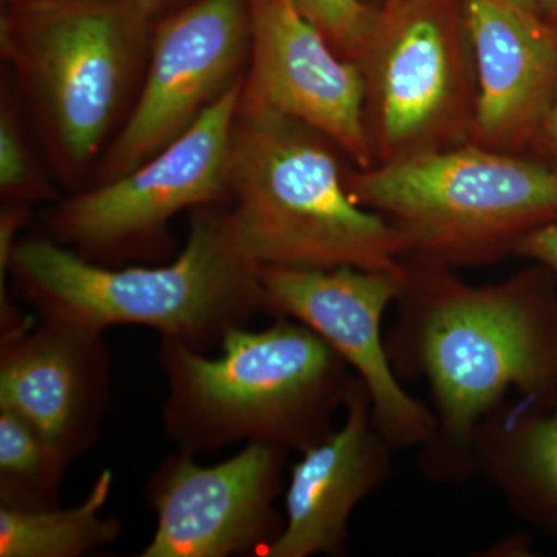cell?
I'll return each instance as SVG.
<instances>
[{
  "mask_svg": "<svg viewBox=\"0 0 557 557\" xmlns=\"http://www.w3.org/2000/svg\"><path fill=\"white\" fill-rule=\"evenodd\" d=\"M296 5L346 60L357 61L376 7L364 0H296Z\"/></svg>",
  "mask_w": 557,
  "mask_h": 557,
  "instance_id": "obj_19",
  "label": "cell"
},
{
  "mask_svg": "<svg viewBox=\"0 0 557 557\" xmlns=\"http://www.w3.org/2000/svg\"><path fill=\"white\" fill-rule=\"evenodd\" d=\"M284 449L251 442L203 467L186 450L168 457L150 479L156 533L139 557H230L273 542V500Z\"/></svg>",
  "mask_w": 557,
  "mask_h": 557,
  "instance_id": "obj_11",
  "label": "cell"
},
{
  "mask_svg": "<svg viewBox=\"0 0 557 557\" xmlns=\"http://www.w3.org/2000/svg\"><path fill=\"white\" fill-rule=\"evenodd\" d=\"M20 5H32V3L53 2V0H17Z\"/></svg>",
  "mask_w": 557,
  "mask_h": 557,
  "instance_id": "obj_26",
  "label": "cell"
},
{
  "mask_svg": "<svg viewBox=\"0 0 557 557\" xmlns=\"http://www.w3.org/2000/svg\"><path fill=\"white\" fill-rule=\"evenodd\" d=\"M358 65L375 164L471 141L478 104L463 0H388Z\"/></svg>",
  "mask_w": 557,
  "mask_h": 557,
  "instance_id": "obj_6",
  "label": "cell"
},
{
  "mask_svg": "<svg viewBox=\"0 0 557 557\" xmlns=\"http://www.w3.org/2000/svg\"><path fill=\"white\" fill-rule=\"evenodd\" d=\"M244 78L152 159L58 205L50 239L97 263L153 255L166 247L180 212L230 201L231 132Z\"/></svg>",
  "mask_w": 557,
  "mask_h": 557,
  "instance_id": "obj_7",
  "label": "cell"
},
{
  "mask_svg": "<svg viewBox=\"0 0 557 557\" xmlns=\"http://www.w3.org/2000/svg\"><path fill=\"white\" fill-rule=\"evenodd\" d=\"M222 354L161 338L163 423L178 449L199 456L239 442L309 448L338 386L339 355L306 325L237 327Z\"/></svg>",
  "mask_w": 557,
  "mask_h": 557,
  "instance_id": "obj_3",
  "label": "cell"
},
{
  "mask_svg": "<svg viewBox=\"0 0 557 557\" xmlns=\"http://www.w3.org/2000/svg\"><path fill=\"white\" fill-rule=\"evenodd\" d=\"M0 193L3 203L25 207L53 196V186L32 152L16 102L5 91L0 104Z\"/></svg>",
  "mask_w": 557,
  "mask_h": 557,
  "instance_id": "obj_18",
  "label": "cell"
},
{
  "mask_svg": "<svg viewBox=\"0 0 557 557\" xmlns=\"http://www.w3.org/2000/svg\"><path fill=\"white\" fill-rule=\"evenodd\" d=\"M69 461L38 432L9 410H0V505L54 508Z\"/></svg>",
  "mask_w": 557,
  "mask_h": 557,
  "instance_id": "obj_17",
  "label": "cell"
},
{
  "mask_svg": "<svg viewBox=\"0 0 557 557\" xmlns=\"http://www.w3.org/2000/svg\"><path fill=\"white\" fill-rule=\"evenodd\" d=\"M527 456L536 478L557 497V412L531 429Z\"/></svg>",
  "mask_w": 557,
  "mask_h": 557,
  "instance_id": "obj_20",
  "label": "cell"
},
{
  "mask_svg": "<svg viewBox=\"0 0 557 557\" xmlns=\"http://www.w3.org/2000/svg\"><path fill=\"white\" fill-rule=\"evenodd\" d=\"M260 270L237 239L230 207L211 205L194 209L185 248L164 265L116 269L32 237L17 244L9 274L40 318L101 332L141 325L209 354L263 309Z\"/></svg>",
  "mask_w": 557,
  "mask_h": 557,
  "instance_id": "obj_1",
  "label": "cell"
},
{
  "mask_svg": "<svg viewBox=\"0 0 557 557\" xmlns=\"http://www.w3.org/2000/svg\"><path fill=\"white\" fill-rule=\"evenodd\" d=\"M478 78L471 141L527 153L557 91V28L505 0H463Z\"/></svg>",
  "mask_w": 557,
  "mask_h": 557,
  "instance_id": "obj_14",
  "label": "cell"
},
{
  "mask_svg": "<svg viewBox=\"0 0 557 557\" xmlns=\"http://www.w3.org/2000/svg\"><path fill=\"white\" fill-rule=\"evenodd\" d=\"M247 0H197L161 22L131 115L98 160L97 185L171 145L239 83L249 60Z\"/></svg>",
  "mask_w": 557,
  "mask_h": 557,
  "instance_id": "obj_8",
  "label": "cell"
},
{
  "mask_svg": "<svg viewBox=\"0 0 557 557\" xmlns=\"http://www.w3.org/2000/svg\"><path fill=\"white\" fill-rule=\"evenodd\" d=\"M429 376L454 434L465 435L509 387H536L548 358L536 318L507 288L458 289L423 332Z\"/></svg>",
  "mask_w": 557,
  "mask_h": 557,
  "instance_id": "obj_10",
  "label": "cell"
},
{
  "mask_svg": "<svg viewBox=\"0 0 557 557\" xmlns=\"http://www.w3.org/2000/svg\"><path fill=\"white\" fill-rule=\"evenodd\" d=\"M542 16L557 28V0H544L541 9Z\"/></svg>",
  "mask_w": 557,
  "mask_h": 557,
  "instance_id": "obj_24",
  "label": "cell"
},
{
  "mask_svg": "<svg viewBox=\"0 0 557 557\" xmlns=\"http://www.w3.org/2000/svg\"><path fill=\"white\" fill-rule=\"evenodd\" d=\"M148 22L132 0H53L3 17L2 58L65 182L101 159L149 58Z\"/></svg>",
  "mask_w": 557,
  "mask_h": 557,
  "instance_id": "obj_4",
  "label": "cell"
},
{
  "mask_svg": "<svg viewBox=\"0 0 557 557\" xmlns=\"http://www.w3.org/2000/svg\"><path fill=\"white\" fill-rule=\"evenodd\" d=\"M373 480L366 405L348 399L346 423L304 449L285 497L287 520L262 549L265 557H309L336 552L347 520Z\"/></svg>",
  "mask_w": 557,
  "mask_h": 557,
  "instance_id": "obj_15",
  "label": "cell"
},
{
  "mask_svg": "<svg viewBox=\"0 0 557 557\" xmlns=\"http://www.w3.org/2000/svg\"><path fill=\"white\" fill-rule=\"evenodd\" d=\"M112 485V471L104 469L78 507L0 505V557H79L113 544L120 537V520L100 515Z\"/></svg>",
  "mask_w": 557,
  "mask_h": 557,
  "instance_id": "obj_16",
  "label": "cell"
},
{
  "mask_svg": "<svg viewBox=\"0 0 557 557\" xmlns=\"http://www.w3.org/2000/svg\"><path fill=\"white\" fill-rule=\"evenodd\" d=\"M516 251L557 271V223L531 231L516 245Z\"/></svg>",
  "mask_w": 557,
  "mask_h": 557,
  "instance_id": "obj_21",
  "label": "cell"
},
{
  "mask_svg": "<svg viewBox=\"0 0 557 557\" xmlns=\"http://www.w3.org/2000/svg\"><path fill=\"white\" fill-rule=\"evenodd\" d=\"M249 60L240 108L265 109L332 139L358 170L375 166L366 129L364 83L296 0H247Z\"/></svg>",
  "mask_w": 557,
  "mask_h": 557,
  "instance_id": "obj_9",
  "label": "cell"
},
{
  "mask_svg": "<svg viewBox=\"0 0 557 557\" xmlns=\"http://www.w3.org/2000/svg\"><path fill=\"white\" fill-rule=\"evenodd\" d=\"M109 401L101 330L42 318L2 333L0 410L24 420L70 465L100 437Z\"/></svg>",
  "mask_w": 557,
  "mask_h": 557,
  "instance_id": "obj_12",
  "label": "cell"
},
{
  "mask_svg": "<svg viewBox=\"0 0 557 557\" xmlns=\"http://www.w3.org/2000/svg\"><path fill=\"white\" fill-rule=\"evenodd\" d=\"M175 2H177V0H132L135 9H137L148 21L152 20L153 16H157V14L166 10L168 7H171L172 3Z\"/></svg>",
  "mask_w": 557,
  "mask_h": 557,
  "instance_id": "obj_23",
  "label": "cell"
},
{
  "mask_svg": "<svg viewBox=\"0 0 557 557\" xmlns=\"http://www.w3.org/2000/svg\"><path fill=\"white\" fill-rule=\"evenodd\" d=\"M505 2L511 3V5L519 7V9L534 11V13H541L542 3L544 0H505Z\"/></svg>",
  "mask_w": 557,
  "mask_h": 557,
  "instance_id": "obj_25",
  "label": "cell"
},
{
  "mask_svg": "<svg viewBox=\"0 0 557 557\" xmlns=\"http://www.w3.org/2000/svg\"><path fill=\"white\" fill-rule=\"evenodd\" d=\"M528 152H531L534 159L557 171V91Z\"/></svg>",
  "mask_w": 557,
  "mask_h": 557,
  "instance_id": "obj_22",
  "label": "cell"
},
{
  "mask_svg": "<svg viewBox=\"0 0 557 557\" xmlns=\"http://www.w3.org/2000/svg\"><path fill=\"white\" fill-rule=\"evenodd\" d=\"M403 278L405 274L351 267L260 270L263 310L313 330L358 370L381 421L413 440L428 435L431 418L395 380L381 341V319L401 292Z\"/></svg>",
  "mask_w": 557,
  "mask_h": 557,
  "instance_id": "obj_13",
  "label": "cell"
},
{
  "mask_svg": "<svg viewBox=\"0 0 557 557\" xmlns=\"http://www.w3.org/2000/svg\"><path fill=\"white\" fill-rule=\"evenodd\" d=\"M343 150L321 132L265 109L237 108L228 160L237 239L260 269L403 273L397 226L347 186ZM348 160V159H347Z\"/></svg>",
  "mask_w": 557,
  "mask_h": 557,
  "instance_id": "obj_2",
  "label": "cell"
},
{
  "mask_svg": "<svg viewBox=\"0 0 557 557\" xmlns=\"http://www.w3.org/2000/svg\"><path fill=\"white\" fill-rule=\"evenodd\" d=\"M347 186L359 205L397 226L409 249L442 262L493 259L557 223V171L474 141L355 168Z\"/></svg>",
  "mask_w": 557,
  "mask_h": 557,
  "instance_id": "obj_5",
  "label": "cell"
},
{
  "mask_svg": "<svg viewBox=\"0 0 557 557\" xmlns=\"http://www.w3.org/2000/svg\"><path fill=\"white\" fill-rule=\"evenodd\" d=\"M384 2H388V0H383V3H384Z\"/></svg>",
  "mask_w": 557,
  "mask_h": 557,
  "instance_id": "obj_27",
  "label": "cell"
}]
</instances>
